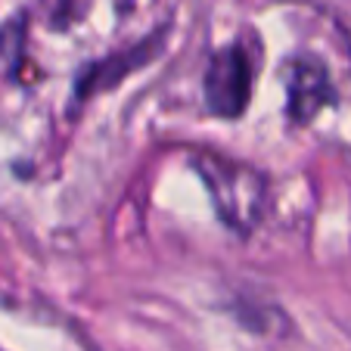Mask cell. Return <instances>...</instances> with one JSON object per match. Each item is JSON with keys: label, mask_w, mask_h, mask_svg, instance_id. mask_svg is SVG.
<instances>
[{"label": "cell", "mask_w": 351, "mask_h": 351, "mask_svg": "<svg viewBox=\"0 0 351 351\" xmlns=\"http://www.w3.org/2000/svg\"><path fill=\"white\" fill-rule=\"evenodd\" d=\"M190 162L206 184L221 224L237 237H252L271 206V186L265 174L218 153H193Z\"/></svg>", "instance_id": "cell-1"}, {"label": "cell", "mask_w": 351, "mask_h": 351, "mask_svg": "<svg viewBox=\"0 0 351 351\" xmlns=\"http://www.w3.org/2000/svg\"><path fill=\"white\" fill-rule=\"evenodd\" d=\"M261 69V40L255 32H243L230 44L218 47L208 56L202 75L206 109L218 119H239L249 109L255 93V78Z\"/></svg>", "instance_id": "cell-2"}, {"label": "cell", "mask_w": 351, "mask_h": 351, "mask_svg": "<svg viewBox=\"0 0 351 351\" xmlns=\"http://www.w3.org/2000/svg\"><path fill=\"white\" fill-rule=\"evenodd\" d=\"M165 40H168V28H159L156 34L140 38L137 44L112 50V53L81 66L78 72H75V84H72V106H81V103H87V99L97 97V93L112 90V87H119L128 75L146 69L162 50H165Z\"/></svg>", "instance_id": "cell-3"}, {"label": "cell", "mask_w": 351, "mask_h": 351, "mask_svg": "<svg viewBox=\"0 0 351 351\" xmlns=\"http://www.w3.org/2000/svg\"><path fill=\"white\" fill-rule=\"evenodd\" d=\"M330 103H336V90H332L326 66L311 53L295 56L286 69V119L305 128Z\"/></svg>", "instance_id": "cell-4"}, {"label": "cell", "mask_w": 351, "mask_h": 351, "mask_svg": "<svg viewBox=\"0 0 351 351\" xmlns=\"http://www.w3.org/2000/svg\"><path fill=\"white\" fill-rule=\"evenodd\" d=\"M75 3H78V0H40V7H44L50 28L66 32V25L69 22H75V16H78V7H75Z\"/></svg>", "instance_id": "cell-5"}]
</instances>
